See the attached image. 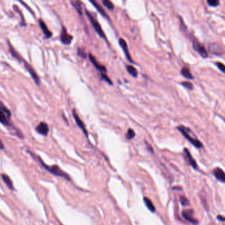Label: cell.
Here are the masks:
<instances>
[{
  "label": "cell",
  "mask_w": 225,
  "mask_h": 225,
  "mask_svg": "<svg viewBox=\"0 0 225 225\" xmlns=\"http://www.w3.org/2000/svg\"><path fill=\"white\" fill-rule=\"evenodd\" d=\"M38 159H39L40 162H41V164H42L44 168L46 170H47L49 172H50L51 174H54V176H56L61 177V178H65V179L68 180H70V177H69V176L67 174V173L63 171V170L61 169V168L59 167V166H58V165L48 166V165L46 164L44 162L42 161V159H41L40 158L38 157Z\"/></svg>",
  "instance_id": "cell-2"
},
{
  "label": "cell",
  "mask_w": 225,
  "mask_h": 225,
  "mask_svg": "<svg viewBox=\"0 0 225 225\" xmlns=\"http://www.w3.org/2000/svg\"><path fill=\"white\" fill-rule=\"evenodd\" d=\"M102 4L106 7H107L108 9L113 10L114 9V6L112 2L109 1V0H103Z\"/></svg>",
  "instance_id": "cell-25"
},
{
  "label": "cell",
  "mask_w": 225,
  "mask_h": 225,
  "mask_svg": "<svg viewBox=\"0 0 225 225\" xmlns=\"http://www.w3.org/2000/svg\"><path fill=\"white\" fill-rule=\"evenodd\" d=\"M73 118L75 119V122L77 123V125L81 129V130L83 131L85 135H86L87 137H88V133H87V131L86 130V128H85V124L83 122V121L81 120V118L79 117L78 114H77V113L76 112V110L75 109L73 110Z\"/></svg>",
  "instance_id": "cell-11"
},
{
  "label": "cell",
  "mask_w": 225,
  "mask_h": 225,
  "mask_svg": "<svg viewBox=\"0 0 225 225\" xmlns=\"http://www.w3.org/2000/svg\"><path fill=\"white\" fill-rule=\"evenodd\" d=\"M9 118L5 114L3 111L0 109V123L3 124L4 126H9L11 124L9 121Z\"/></svg>",
  "instance_id": "cell-18"
},
{
  "label": "cell",
  "mask_w": 225,
  "mask_h": 225,
  "mask_svg": "<svg viewBox=\"0 0 225 225\" xmlns=\"http://www.w3.org/2000/svg\"><path fill=\"white\" fill-rule=\"evenodd\" d=\"M143 201L145 202V205L147 206V207L148 208L149 210L150 211L152 212V213H154L155 212V207L153 205V203H152V201L150 200L149 198L145 197L143 198Z\"/></svg>",
  "instance_id": "cell-20"
},
{
  "label": "cell",
  "mask_w": 225,
  "mask_h": 225,
  "mask_svg": "<svg viewBox=\"0 0 225 225\" xmlns=\"http://www.w3.org/2000/svg\"><path fill=\"white\" fill-rule=\"evenodd\" d=\"M180 203L183 206H188L189 205V201L187 198L184 196H181L180 199Z\"/></svg>",
  "instance_id": "cell-29"
},
{
  "label": "cell",
  "mask_w": 225,
  "mask_h": 225,
  "mask_svg": "<svg viewBox=\"0 0 225 225\" xmlns=\"http://www.w3.org/2000/svg\"><path fill=\"white\" fill-rule=\"evenodd\" d=\"M209 51L211 54L217 56H223L224 53L223 46L218 42L211 43L209 45Z\"/></svg>",
  "instance_id": "cell-4"
},
{
  "label": "cell",
  "mask_w": 225,
  "mask_h": 225,
  "mask_svg": "<svg viewBox=\"0 0 225 225\" xmlns=\"http://www.w3.org/2000/svg\"><path fill=\"white\" fill-rule=\"evenodd\" d=\"M36 131H37V133L40 134V135L46 136L49 132V128L48 124L44 122V121H42V122H40L36 127Z\"/></svg>",
  "instance_id": "cell-10"
},
{
  "label": "cell",
  "mask_w": 225,
  "mask_h": 225,
  "mask_svg": "<svg viewBox=\"0 0 225 225\" xmlns=\"http://www.w3.org/2000/svg\"><path fill=\"white\" fill-rule=\"evenodd\" d=\"M184 152L186 153V157H187L189 163L190 164L191 166H192L193 169H197V163H196V162H195V160H194V159H193L192 156L191 155L190 151H189V150L188 149L185 148L184 149Z\"/></svg>",
  "instance_id": "cell-16"
},
{
  "label": "cell",
  "mask_w": 225,
  "mask_h": 225,
  "mask_svg": "<svg viewBox=\"0 0 225 225\" xmlns=\"http://www.w3.org/2000/svg\"><path fill=\"white\" fill-rule=\"evenodd\" d=\"M146 144H147V149H148L149 150V151H150V152H152H152H153V149H152V147H151V145H150L149 144H148V143H147V142H146V143H145Z\"/></svg>",
  "instance_id": "cell-32"
},
{
  "label": "cell",
  "mask_w": 225,
  "mask_h": 225,
  "mask_svg": "<svg viewBox=\"0 0 225 225\" xmlns=\"http://www.w3.org/2000/svg\"><path fill=\"white\" fill-rule=\"evenodd\" d=\"M85 13H86V15L88 17V19H89L90 23L92 26V27L94 28V29L95 30L96 32H97V34L99 35L100 37L103 39H104L105 40L107 41V37H106V35L104 34V31H103L102 28L101 27V25H100V23L98 22V20L95 19L94 16L90 13L89 11H85Z\"/></svg>",
  "instance_id": "cell-3"
},
{
  "label": "cell",
  "mask_w": 225,
  "mask_h": 225,
  "mask_svg": "<svg viewBox=\"0 0 225 225\" xmlns=\"http://www.w3.org/2000/svg\"><path fill=\"white\" fill-rule=\"evenodd\" d=\"M177 130L180 131V132L184 136V138L187 139L188 141H190L191 144H192L193 146L195 147L197 149H201L203 147L201 142L197 139L194 133H193L190 128H187L184 126H179L177 127Z\"/></svg>",
  "instance_id": "cell-1"
},
{
  "label": "cell",
  "mask_w": 225,
  "mask_h": 225,
  "mask_svg": "<svg viewBox=\"0 0 225 225\" xmlns=\"http://www.w3.org/2000/svg\"><path fill=\"white\" fill-rule=\"evenodd\" d=\"M71 4L79 15H82V6L81 3L79 1H71Z\"/></svg>",
  "instance_id": "cell-21"
},
{
  "label": "cell",
  "mask_w": 225,
  "mask_h": 225,
  "mask_svg": "<svg viewBox=\"0 0 225 225\" xmlns=\"http://www.w3.org/2000/svg\"><path fill=\"white\" fill-rule=\"evenodd\" d=\"M4 148V144H3V143H2V142H1V141L0 140V149H3Z\"/></svg>",
  "instance_id": "cell-34"
},
{
  "label": "cell",
  "mask_w": 225,
  "mask_h": 225,
  "mask_svg": "<svg viewBox=\"0 0 225 225\" xmlns=\"http://www.w3.org/2000/svg\"><path fill=\"white\" fill-rule=\"evenodd\" d=\"M180 73H181V75H182L183 77H185L186 79H190V80L194 79V77H193V75L191 74L190 69L188 68H187V67H183V68L181 69Z\"/></svg>",
  "instance_id": "cell-17"
},
{
  "label": "cell",
  "mask_w": 225,
  "mask_h": 225,
  "mask_svg": "<svg viewBox=\"0 0 225 225\" xmlns=\"http://www.w3.org/2000/svg\"><path fill=\"white\" fill-rule=\"evenodd\" d=\"M217 219H218L219 221H224V217L221 216V215H219L218 217H217Z\"/></svg>",
  "instance_id": "cell-33"
},
{
  "label": "cell",
  "mask_w": 225,
  "mask_h": 225,
  "mask_svg": "<svg viewBox=\"0 0 225 225\" xmlns=\"http://www.w3.org/2000/svg\"><path fill=\"white\" fill-rule=\"evenodd\" d=\"M0 109H1L2 111H3L4 113L6 114L7 117H8L9 118L11 117V112H10L9 110L7 108L6 106H5L3 103L0 102Z\"/></svg>",
  "instance_id": "cell-23"
},
{
  "label": "cell",
  "mask_w": 225,
  "mask_h": 225,
  "mask_svg": "<svg viewBox=\"0 0 225 225\" xmlns=\"http://www.w3.org/2000/svg\"><path fill=\"white\" fill-rule=\"evenodd\" d=\"M21 63H23V65H24L25 68L28 71V73H29L31 77H32V79L34 80V81L36 83V84H37V85H40V78H39V77H38V75H37V73H36V71L34 70V69L32 68V67L31 66L30 64L28 63V62H27L25 60H24V59H23V61H21Z\"/></svg>",
  "instance_id": "cell-5"
},
{
  "label": "cell",
  "mask_w": 225,
  "mask_h": 225,
  "mask_svg": "<svg viewBox=\"0 0 225 225\" xmlns=\"http://www.w3.org/2000/svg\"><path fill=\"white\" fill-rule=\"evenodd\" d=\"M77 54L78 56L81 57V58H83V59H86L87 58V54L85 52L84 50H83L81 48H78V50H77Z\"/></svg>",
  "instance_id": "cell-31"
},
{
  "label": "cell",
  "mask_w": 225,
  "mask_h": 225,
  "mask_svg": "<svg viewBox=\"0 0 225 225\" xmlns=\"http://www.w3.org/2000/svg\"><path fill=\"white\" fill-rule=\"evenodd\" d=\"M207 3L209 6L217 7L220 4V1L219 0H207Z\"/></svg>",
  "instance_id": "cell-27"
},
{
  "label": "cell",
  "mask_w": 225,
  "mask_h": 225,
  "mask_svg": "<svg viewBox=\"0 0 225 225\" xmlns=\"http://www.w3.org/2000/svg\"><path fill=\"white\" fill-rule=\"evenodd\" d=\"M126 69L127 71L128 72L129 74L130 75L132 76L133 77H137L138 75V71L137 69L134 68L133 66H131V65H128L126 66Z\"/></svg>",
  "instance_id": "cell-22"
},
{
  "label": "cell",
  "mask_w": 225,
  "mask_h": 225,
  "mask_svg": "<svg viewBox=\"0 0 225 225\" xmlns=\"http://www.w3.org/2000/svg\"><path fill=\"white\" fill-rule=\"evenodd\" d=\"M213 174L220 182H221L222 183L225 182V174L223 170L217 167L213 170Z\"/></svg>",
  "instance_id": "cell-13"
},
{
  "label": "cell",
  "mask_w": 225,
  "mask_h": 225,
  "mask_svg": "<svg viewBox=\"0 0 225 225\" xmlns=\"http://www.w3.org/2000/svg\"><path fill=\"white\" fill-rule=\"evenodd\" d=\"M118 42H119V44H120V46L121 47V48H122V50L123 51L124 54H125V56L126 57L127 59H128V60L130 61V63H135V61L133 60V59H132V58H131V56L130 55V51H129V48H128V44H127L126 41L124 39H123L122 38H120L118 40Z\"/></svg>",
  "instance_id": "cell-7"
},
{
  "label": "cell",
  "mask_w": 225,
  "mask_h": 225,
  "mask_svg": "<svg viewBox=\"0 0 225 225\" xmlns=\"http://www.w3.org/2000/svg\"><path fill=\"white\" fill-rule=\"evenodd\" d=\"M89 58L90 61H91V63H92V65L95 67V68L97 69V70L101 71L102 73L103 72H104V73L107 72V69L106 68V67L104 66L101 65V64H100L99 62L97 60V59L95 58V57L93 55H92L91 54H89Z\"/></svg>",
  "instance_id": "cell-9"
},
{
  "label": "cell",
  "mask_w": 225,
  "mask_h": 225,
  "mask_svg": "<svg viewBox=\"0 0 225 225\" xmlns=\"http://www.w3.org/2000/svg\"><path fill=\"white\" fill-rule=\"evenodd\" d=\"M193 48L195 51L200 54V55L203 58H206L208 57L207 51L205 48V46L201 44L197 40L193 41Z\"/></svg>",
  "instance_id": "cell-6"
},
{
  "label": "cell",
  "mask_w": 225,
  "mask_h": 225,
  "mask_svg": "<svg viewBox=\"0 0 225 225\" xmlns=\"http://www.w3.org/2000/svg\"><path fill=\"white\" fill-rule=\"evenodd\" d=\"M193 211H184L182 212V216L186 221L193 224H197L198 221L192 215Z\"/></svg>",
  "instance_id": "cell-12"
},
{
  "label": "cell",
  "mask_w": 225,
  "mask_h": 225,
  "mask_svg": "<svg viewBox=\"0 0 225 225\" xmlns=\"http://www.w3.org/2000/svg\"><path fill=\"white\" fill-rule=\"evenodd\" d=\"M216 66L219 70L222 71V73H225V67L223 63H221V62H216Z\"/></svg>",
  "instance_id": "cell-30"
},
{
  "label": "cell",
  "mask_w": 225,
  "mask_h": 225,
  "mask_svg": "<svg viewBox=\"0 0 225 225\" xmlns=\"http://www.w3.org/2000/svg\"><path fill=\"white\" fill-rule=\"evenodd\" d=\"M101 78L102 80H104L106 82H107L108 84H110V85H112L113 84L112 81H111V79L109 78L107 74H105V73H101Z\"/></svg>",
  "instance_id": "cell-28"
},
{
  "label": "cell",
  "mask_w": 225,
  "mask_h": 225,
  "mask_svg": "<svg viewBox=\"0 0 225 225\" xmlns=\"http://www.w3.org/2000/svg\"><path fill=\"white\" fill-rule=\"evenodd\" d=\"M1 178L2 180H4V182L6 183V186L9 188V189L11 190H14V186L13 184V182L10 179V178L6 174H1Z\"/></svg>",
  "instance_id": "cell-19"
},
{
  "label": "cell",
  "mask_w": 225,
  "mask_h": 225,
  "mask_svg": "<svg viewBox=\"0 0 225 225\" xmlns=\"http://www.w3.org/2000/svg\"><path fill=\"white\" fill-rule=\"evenodd\" d=\"M135 131H133V130H132V129L131 128L128 129V130L127 131V133L126 135V138L129 139V140H130V139H132L135 138Z\"/></svg>",
  "instance_id": "cell-24"
},
{
  "label": "cell",
  "mask_w": 225,
  "mask_h": 225,
  "mask_svg": "<svg viewBox=\"0 0 225 225\" xmlns=\"http://www.w3.org/2000/svg\"><path fill=\"white\" fill-rule=\"evenodd\" d=\"M39 25L40 27L41 28V30H42L43 34L44 35L45 37L46 38H50L51 36H52V32L48 29V28L47 27V25H46V23L43 21L42 20L40 19L39 20Z\"/></svg>",
  "instance_id": "cell-14"
},
{
  "label": "cell",
  "mask_w": 225,
  "mask_h": 225,
  "mask_svg": "<svg viewBox=\"0 0 225 225\" xmlns=\"http://www.w3.org/2000/svg\"><path fill=\"white\" fill-rule=\"evenodd\" d=\"M73 39V36L69 34L65 27H62V30H61V32L60 35V40L62 44H63L65 45L70 44Z\"/></svg>",
  "instance_id": "cell-8"
},
{
  "label": "cell",
  "mask_w": 225,
  "mask_h": 225,
  "mask_svg": "<svg viewBox=\"0 0 225 225\" xmlns=\"http://www.w3.org/2000/svg\"><path fill=\"white\" fill-rule=\"evenodd\" d=\"M181 85H182L183 87H184L186 89H187L190 90H192L193 89V85L192 83L189 81H183L181 83Z\"/></svg>",
  "instance_id": "cell-26"
},
{
  "label": "cell",
  "mask_w": 225,
  "mask_h": 225,
  "mask_svg": "<svg viewBox=\"0 0 225 225\" xmlns=\"http://www.w3.org/2000/svg\"><path fill=\"white\" fill-rule=\"evenodd\" d=\"M90 2L92 4V6L95 7L96 9H97L103 17H104L105 18H107V19L110 20V17L108 16V14L106 13L105 10L102 8V7L100 6L99 4H98L97 1H94V0H90Z\"/></svg>",
  "instance_id": "cell-15"
}]
</instances>
